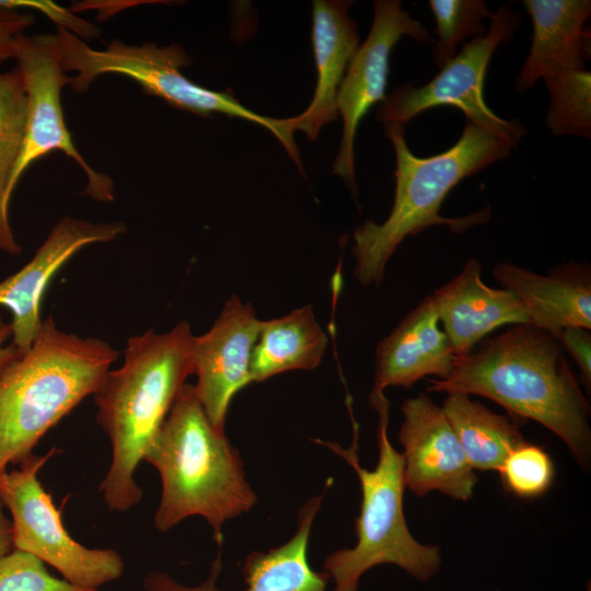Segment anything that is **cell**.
<instances>
[{"label": "cell", "mask_w": 591, "mask_h": 591, "mask_svg": "<svg viewBox=\"0 0 591 591\" xmlns=\"http://www.w3.org/2000/svg\"><path fill=\"white\" fill-rule=\"evenodd\" d=\"M56 451L32 454L19 468L0 475V501L11 514L12 545L50 565L70 583L97 590L121 577L124 561L114 549L83 546L66 530L38 479L39 470Z\"/></svg>", "instance_id": "ba28073f"}, {"label": "cell", "mask_w": 591, "mask_h": 591, "mask_svg": "<svg viewBox=\"0 0 591 591\" xmlns=\"http://www.w3.org/2000/svg\"><path fill=\"white\" fill-rule=\"evenodd\" d=\"M125 231L126 225L120 221L90 222L63 217L35 255L0 281V306L11 313L12 344L21 355L32 347L39 332L43 298L55 275L85 246L111 242Z\"/></svg>", "instance_id": "4fadbf2b"}, {"label": "cell", "mask_w": 591, "mask_h": 591, "mask_svg": "<svg viewBox=\"0 0 591 591\" xmlns=\"http://www.w3.org/2000/svg\"><path fill=\"white\" fill-rule=\"evenodd\" d=\"M498 473L508 493L522 499H532L549 489L555 470L551 456L543 448L524 442L507 456Z\"/></svg>", "instance_id": "484cf974"}, {"label": "cell", "mask_w": 591, "mask_h": 591, "mask_svg": "<svg viewBox=\"0 0 591 591\" xmlns=\"http://www.w3.org/2000/svg\"><path fill=\"white\" fill-rule=\"evenodd\" d=\"M401 412L405 487L419 497L436 490L455 500L471 499L478 477L442 408L419 394L407 398Z\"/></svg>", "instance_id": "7c38bea8"}, {"label": "cell", "mask_w": 591, "mask_h": 591, "mask_svg": "<svg viewBox=\"0 0 591 591\" xmlns=\"http://www.w3.org/2000/svg\"><path fill=\"white\" fill-rule=\"evenodd\" d=\"M16 68L27 96V119L21 157L13 172L9 192H13L26 171L36 160L60 150L74 160L86 175L84 194L99 201L114 199V183L105 173L94 171L77 150L69 132L61 107V90L68 85L69 76L57 57L53 35L24 34L18 44Z\"/></svg>", "instance_id": "30bf717a"}, {"label": "cell", "mask_w": 591, "mask_h": 591, "mask_svg": "<svg viewBox=\"0 0 591 591\" xmlns=\"http://www.w3.org/2000/svg\"><path fill=\"white\" fill-rule=\"evenodd\" d=\"M59 62L69 77L68 85L84 93L102 74H120L139 83L148 94L158 96L171 106L200 116L215 113L242 118L268 129L285 147L297 166L302 170L299 149L293 139L294 118H271L243 106L231 93L206 89L187 79L181 71L190 59L177 44L159 47L153 43L140 46L113 39L104 49L90 47L84 39L63 27L53 35Z\"/></svg>", "instance_id": "52a82bcc"}, {"label": "cell", "mask_w": 591, "mask_h": 591, "mask_svg": "<svg viewBox=\"0 0 591 591\" xmlns=\"http://www.w3.org/2000/svg\"><path fill=\"white\" fill-rule=\"evenodd\" d=\"M0 591H97L59 579L34 555L12 549L0 557Z\"/></svg>", "instance_id": "4316f807"}, {"label": "cell", "mask_w": 591, "mask_h": 591, "mask_svg": "<svg viewBox=\"0 0 591 591\" xmlns=\"http://www.w3.org/2000/svg\"><path fill=\"white\" fill-rule=\"evenodd\" d=\"M370 405L379 415V460L373 470L361 466L358 455L359 427L348 404L354 428L350 448L336 442L315 440L343 457L356 472L361 486L360 513L356 519V545L329 554L323 568L333 578V591H358L361 576L382 564H391L409 576L426 581L441 566L436 545L418 542L408 530L403 506L405 490L404 460L387 434L390 402L384 395L370 394Z\"/></svg>", "instance_id": "8992f818"}, {"label": "cell", "mask_w": 591, "mask_h": 591, "mask_svg": "<svg viewBox=\"0 0 591 591\" xmlns=\"http://www.w3.org/2000/svg\"><path fill=\"white\" fill-rule=\"evenodd\" d=\"M480 271L479 262L468 259L455 277L432 293L442 329L457 357L471 352L497 327L528 324L518 299L509 290L487 286Z\"/></svg>", "instance_id": "ac0fdd59"}, {"label": "cell", "mask_w": 591, "mask_h": 591, "mask_svg": "<svg viewBox=\"0 0 591 591\" xmlns=\"http://www.w3.org/2000/svg\"><path fill=\"white\" fill-rule=\"evenodd\" d=\"M441 408L474 470L499 472L507 456L526 442L513 418L467 394L448 393Z\"/></svg>", "instance_id": "7402d4cb"}, {"label": "cell", "mask_w": 591, "mask_h": 591, "mask_svg": "<svg viewBox=\"0 0 591 591\" xmlns=\"http://www.w3.org/2000/svg\"><path fill=\"white\" fill-rule=\"evenodd\" d=\"M533 34L529 56L515 80L523 93L540 79L586 69L591 36L584 27L590 0H524Z\"/></svg>", "instance_id": "d6986e66"}, {"label": "cell", "mask_w": 591, "mask_h": 591, "mask_svg": "<svg viewBox=\"0 0 591 591\" xmlns=\"http://www.w3.org/2000/svg\"><path fill=\"white\" fill-rule=\"evenodd\" d=\"M323 494L310 498L299 510L297 531L285 544L267 552H252L242 573L244 591H325L329 576L314 571L308 559L311 529L321 508ZM222 569L221 553L211 564L209 578L194 587L178 583L165 572L152 570L143 579L146 591H221L217 579Z\"/></svg>", "instance_id": "9a60e30c"}, {"label": "cell", "mask_w": 591, "mask_h": 591, "mask_svg": "<svg viewBox=\"0 0 591 591\" xmlns=\"http://www.w3.org/2000/svg\"><path fill=\"white\" fill-rule=\"evenodd\" d=\"M12 549V525L3 512V506L0 501V557Z\"/></svg>", "instance_id": "4dcf8cb0"}, {"label": "cell", "mask_w": 591, "mask_h": 591, "mask_svg": "<svg viewBox=\"0 0 591 591\" xmlns=\"http://www.w3.org/2000/svg\"><path fill=\"white\" fill-rule=\"evenodd\" d=\"M351 2L313 1L312 45L317 71L315 93L309 107L294 118L296 130L314 140L322 127L338 117L337 93L356 54L360 36L349 16Z\"/></svg>", "instance_id": "ffe728a7"}, {"label": "cell", "mask_w": 591, "mask_h": 591, "mask_svg": "<svg viewBox=\"0 0 591 591\" xmlns=\"http://www.w3.org/2000/svg\"><path fill=\"white\" fill-rule=\"evenodd\" d=\"M587 591H591L590 584L588 586V589H587Z\"/></svg>", "instance_id": "1f68e13d"}, {"label": "cell", "mask_w": 591, "mask_h": 591, "mask_svg": "<svg viewBox=\"0 0 591 591\" xmlns=\"http://www.w3.org/2000/svg\"><path fill=\"white\" fill-rule=\"evenodd\" d=\"M456 357L428 294L378 344L371 394L384 393L389 386L409 389L429 375L443 380Z\"/></svg>", "instance_id": "2e32d148"}, {"label": "cell", "mask_w": 591, "mask_h": 591, "mask_svg": "<svg viewBox=\"0 0 591 591\" xmlns=\"http://www.w3.org/2000/svg\"><path fill=\"white\" fill-rule=\"evenodd\" d=\"M558 340L579 368L580 379L590 390L591 385V334L590 329L579 326L564 328Z\"/></svg>", "instance_id": "f1b7e54d"}, {"label": "cell", "mask_w": 591, "mask_h": 591, "mask_svg": "<svg viewBox=\"0 0 591 591\" xmlns=\"http://www.w3.org/2000/svg\"><path fill=\"white\" fill-rule=\"evenodd\" d=\"M118 352L105 340L43 321L32 347L0 370V475L96 392Z\"/></svg>", "instance_id": "5b68a950"}, {"label": "cell", "mask_w": 591, "mask_h": 591, "mask_svg": "<svg viewBox=\"0 0 591 591\" xmlns=\"http://www.w3.org/2000/svg\"><path fill=\"white\" fill-rule=\"evenodd\" d=\"M194 341L186 321L165 333L150 329L130 337L123 364L108 370L93 394L97 422L112 444L100 491L113 511H127L142 498L135 473L194 374Z\"/></svg>", "instance_id": "7a4b0ae2"}, {"label": "cell", "mask_w": 591, "mask_h": 591, "mask_svg": "<svg viewBox=\"0 0 591 591\" xmlns=\"http://www.w3.org/2000/svg\"><path fill=\"white\" fill-rule=\"evenodd\" d=\"M493 275L522 305L528 324L553 336L570 326L591 328V271L588 264L555 266L536 274L511 262H501Z\"/></svg>", "instance_id": "e0dca14e"}, {"label": "cell", "mask_w": 591, "mask_h": 591, "mask_svg": "<svg viewBox=\"0 0 591 591\" xmlns=\"http://www.w3.org/2000/svg\"><path fill=\"white\" fill-rule=\"evenodd\" d=\"M373 21L367 39L354 55L337 93V111L343 118V134L333 172L339 175L356 196L355 138L363 116L385 100L390 56L403 36L427 44L434 43L425 26L402 8L399 0L373 2Z\"/></svg>", "instance_id": "8fae6325"}, {"label": "cell", "mask_w": 591, "mask_h": 591, "mask_svg": "<svg viewBox=\"0 0 591 591\" xmlns=\"http://www.w3.org/2000/svg\"><path fill=\"white\" fill-rule=\"evenodd\" d=\"M260 320L235 294L224 303L212 327L194 341L195 392L210 421L224 429L231 401L252 382V354Z\"/></svg>", "instance_id": "5bb4252c"}, {"label": "cell", "mask_w": 591, "mask_h": 591, "mask_svg": "<svg viewBox=\"0 0 591 591\" xmlns=\"http://www.w3.org/2000/svg\"><path fill=\"white\" fill-rule=\"evenodd\" d=\"M384 126L396 158L395 196L384 222L366 221L354 231V277L363 286L381 283L387 262L407 236L433 225H444L462 234L487 223L491 217L489 206L456 218L441 216L440 208L462 179L508 158L513 149L509 142L466 120L462 135L451 148L418 158L407 146L403 125Z\"/></svg>", "instance_id": "3957f363"}, {"label": "cell", "mask_w": 591, "mask_h": 591, "mask_svg": "<svg viewBox=\"0 0 591 591\" xmlns=\"http://www.w3.org/2000/svg\"><path fill=\"white\" fill-rule=\"evenodd\" d=\"M429 382V392L479 395L501 405L515 421H537L589 468L590 405L552 334L530 324L512 325L476 351L456 357L448 378Z\"/></svg>", "instance_id": "6da1fadb"}, {"label": "cell", "mask_w": 591, "mask_h": 591, "mask_svg": "<svg viewBox=\"0 0 591 591\" xmlns=\"http://www.w3.org/2000/svg\"><path fill=\"white\" fill-rule=\"evenodd\" d=\"M144 461L161 477L154 515V526L161 532L200 515L220 546L224 522L247 512L257 501L239 451L224 429L210 421L193 384L183 387Z\"/></svg>", "instance_id": "277c9868"}, {"label": "cell", "mask_w": 591, "mask_h": 591, "mask_svg": "<svg viewBox=\"0 0 591 591\" xmlns=\"http://www.w3.org/2000/svg\"><path fill=\"white\" fill-rule=\"evenodd\" d=\"M327 343L311 304L281 317L260 321L252 354V382H263L286 371L315 369Z\"/></svg>", "instance_id": "44dd1931"}, {"label": "cell", "mask_w": 591, "mask_h": 591, "mask_svg": "<svg viewBox=\"0 0 591 591\" xmlns=\"http://www.w3.org/2000/svg\"><path fill=\"white\" fill-rule=\"evenodd\" d=\"M545 81L549 105L546 125L554 136H591V72L575 70Z\"/></svg>", "instance_id": "cb8c5ba5"}, {"label": "cell", "mask_w": 591, "mask_h": 591, "mask_svg": "<svg viewBox=\"0 0 591 591\" xmlns=\"http://www.w3.org/2000/svg\"><path fill=\"white\" fill-rule=\"evenodd\" d=\"M27 0H0V63L14 59L20 38L35 22Z\"/></svg>", "instance_id": "83f0119b"}, {"label": "cell", "mask_w": 591, "mask_h": 591, "mask_svg": "<svg viewBox=\"0 0 591 591\" xmlns=\"http://www.w3.org/2000/svg\"><path fill=\"white\" fill-rule=\"evenodd\" d=\"M11 338L10 322H4L0 315V370L21 354L15 346L7 340Z\"/></svg>", "instance_id": "f546056e"}, {"label": "cell", "mask_w": 591, "mask_h": 591, "mask_svg": "<svg viewBox=\"0 0 591 591\" xmlns=\"http://www.w3.org/2000/svg\"><path fill=\"white\" fill-rule=\"evenodd\" d=\"M490 20L487 33L464 43L429 82L420 86L405 83L386 96L379 106L378 120L384 125L405 126L427 109L450 105L462 111L467 121L517 148L526 128L518 119L500 118L487 106L484 80L493 54L512 39L521 14L509 2L502 4Z\"/></svg>", "instance_id": "9c48e42d"}, {"label": "cell", "mask_w": 591, "mask_h": 591, "mask_svg": "<svg viewBox=\"0 0 591 591\" xmlns=\"http://www.w3.org/2000/svg\"><path fill=\"white\" fill-rule=\"evenodd\" d=\"M428 3L438 35L432 59L440 69L457 54V46L464 44L466 37L487 33L484 19H491L494 12L483 0H430Z\"/></svg>", "instance_id": "d4e9b609"}, {"label": "cell", "mask_w": 591, "mask_h": 591, "mask_svg": "<svg viewBox=\"0 0 591 591\" xmlns=\"http://www.w3.org/2000/svg\"><path fill=\"white\" fill-rule=\"evenodd\" d=\"M27 119V96L18 68L0 72V251L21 253L10 221V182L21 157Z\"/></svg>", "instance_id": "603a6c76"}]
</instances>
